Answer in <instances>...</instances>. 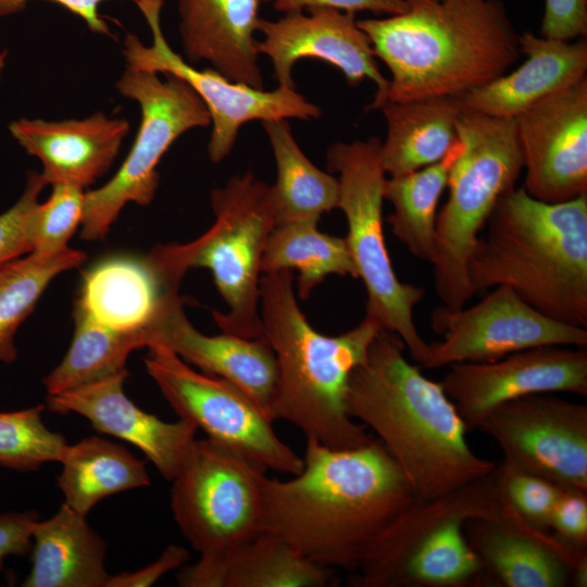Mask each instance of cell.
<instances>
[{"label": "cell", "mask_w": 587, "mask_h": 587, "mask_svg": "<svg viewBox=\"0 0 587 587\" xmlns=\"http://www.w3.org/2000/svg\"><path fill=\"white\" fill-rule=\"evenodd\" d=\"M413 499L377 438L351 449L307 438L302 471L288 480L266 479L263 529L317 565L353 573Z\"/></svg>", "instance_id": "obj_1"}, {"label": "cell", "mask_w": 587, "mask_h": 587, "mask_svg": "<svg viewBox=\"0 0 587 587\" xmlns=\"http://www.w3.org/2000/svg\"><path fill=\"white\" fill-rule=\"evenodd\" d=\"M404 348L396 334L377 333L350 374L347 409L374 432L414 497L430 499L487 475L497 463L471 449L467 427L440 383L411 364Z\"/></svg>", "instance_id": "obj_2"}, {"label": "cell", "mask_w": 587, "mask_h": 587, "mask_svg": "<svg viewBox=\"0 0 587 587\" xmlns=\"http://www.w3.org/2000/svg\"><path fill=\"white\" fill-rule=\"evenodd\" d=\"M407 10L358 20L389 72L387 101L457 97L482 87L520 55L499 0H404Z\"/></svg>", "instance_id": "obj_3"}, {"label": "cell", "mask_w": 587, "mask_h": 587, "mask_svg": "<svg viewBox=\"0 0 587 587\" xmlns=\"http://www.w3.org/2000/svg\"><path fill=\"white\" fill-rule=\"evenodd\" d=\"M486 226L467 263L474 291L508 286L540 313L587 328V195L548 203L513 188Z\"/></svg>", "instance_id": "obj_4"}, {"label": "cell", "mask_w": 587, "mask_h": 587, "mask_svg": "<svg viewBox=\"0 0 587 587\" xmlns=\"http://www.w3.org/2000/svg\"><path fill=\"white\" fill-rule=\"evenodd\" d=\"M259 290L262 332L277 364L271 421H286L333 449L374 440L348 413L347 390L351 372L382 329L378 323L365 316L340 335L319 333L298 305L289 270L264 274Z\"/></svg>", "instance_id": "obj_5"}, {"label": "cell", "mask_w": 587, "mask_h": 587, "mask_svg": "<svg viewBox=\"0 0 587 587\" xmlns=\"http://www.w3.org/2000/svg\"><path fill=\"white\" fill-rule=\"evenodd\" d=\"M475 519L523 523L505 501L499 467L448 494L415 498L351 573L354 587H464L488 584L465 525Z\"/></svg>", "instance_id": "obj_6"}, {"label": "cell", "mask_w": 587, "mask_h": 587, "mask_svg": "<svg viewBox=\"0 0 587 587\" xmlns=\"http://www.w3.org/2000/svg\"><path fill=\"white\" fill-rule=\"evenodd\" d=\"M214 223L187 243L159 245L146 257L162 283L180 285L189 268L211 271L228 312L213 311L223 333L263 336L259 312L260 265L276 225L272 185L252 171L232 176L211 192Z\"/></svg>", "instance_id": "obj_7"}, {"label": "cell", "mask_w": 587, "mask_h": 587, "mask_svg": "<svg viewBox=\"0 0 587 587\" xmlns=\"http://www.w3.org/2000/svg\"><path fill=\"white\" fill-rule=\"evenodd\" d=\"M264 471L226 445L191 441L171 480V510L200 559L182 569L179 586L222 587L228 558L264 532Z\"/></svg>", "instance_id": "obj_8"}, {"label": "cell", "mask_w": 587, "mask_h": 587, "mask_svg": "<svg viewBox=\"0 0 587 587\" xmlns=\"http://www.w3.org/2000/svg\"><path fill=\"white\" fill-rule=\"evenodd\" d=\"M455 128L463 149L450 170L448 199L437 213L430 263L436 294L451 310L464 308L476 294L467 263L478 233L524 168L515 118L460 113Z\"/></svg>", "instance_id": "obj_9"}, {"label": "cell", "mask_w": 587, "mask_h": 587, "mask_svg": "<svg viewBox=\"0 0 587 587\" xmlns=\"http://www.w3.org/2000/svg\"><path fill=\"white\" fill-rule=\"evenodd\" d=\"M380 143L377 137L335 142L327 150L326 166L339 174L337 209L345 214V239L367 294L365 316L396 334L419 365L428 342L417 330L413 310L425 292L398 279L388 253L383 224L386 173L379 158Z\"/></svg>", "instance_id": "obj_10"}, {"label": "cell", "mask_w": 587, "mask_h": 587, "mask_svg": "<svg viewBox=\"0 0 587 587\" xmlns=\"http://www.w3.org/2000/svg\"><path fill=\"white\" fill-rule=\"evenodd\" d=\"M126 66L115 83L123 97L136 101L141 118L135 141L115 175L84 196L80 238L103 240L129 202L148 205L160 184L157 166L184 133L211 125L210 113L196 91L180 77Z\"/></svg>", "instance_id": "obj_11"}, {"label": "cell", "mask_w": 587, "mask_h": 587, "mask_svg": "<svg viewBox=\"0 0 587 587\" xmlns=\"http://www.w3.org/2000/svg\"><path fill=\"white\" fill-rule=\"evenodd\" d=\"M148 349L146 371L180 420L265 470L290 475L302 471L303 459L277 436L267 414L240 387L195 371L163 346Z\"/></svg>", "instance_id": "obj_12"}, {"label": "cell", "mask_w": 587, "mask_h": 587, "mask_svg": "<svg viewBox=\"0 0 587 587\" xmlns=\"http://www.w3.org/2000/svg\"><path fill=\"white\" fill-rule=\"evenodd\" d=\"M135 4L150 28L152 43L146 46L136 35L128 33L122 50L126 66L173 74L196 91L211 116L208 155L213 163L223 161L232 152L238 132L247 122L322 116L321 108L308 101L296 88L257 89L232 82L211 67L196 68L176 53L164 37L161 26L164 0H138Z\"/></svg>", "instance_id": "obj_13"}, {"label": "cell", "mask_w": 587, "mask_h": 587, "mask_svg": "<svg viewBox=\"0 0 587 587\" xmlns=\"http://www.w3.org/2000/svg\"><path fill=\"white\" fill-rule=\"evenodd\" d=\"M432 328L444 339L428 344L419 364L424 369L492 362L542 346L587 347V328L540 313L508 286H496L467 309H434Z\"/></svg>", "instance_id": "obj_14"}, {"label": "cell", "mask_w": 587, "mask_h": 587, "mask_svg": "<svg viewBox=\"0 0 587 587\" xmlns=\"http://www.w3.org/2000/svg\"><path fill=\"white\" fill-rule=\"evenodd\" d=\"M477 428L498 444L504 467L587 491L586 404L525 396L492 409Z\"/></svg>", "instance_id": "obj_15"}, {"label": "cell", "mask_w": 587, "mask_h": 587, "mask_svg": "<svg viewBox=\"0 0 587 587\" xmlns=\"http://www.w3.org/2000/svg\"><path fill=\"white\" fill-rule=\"evenodd\" d=\"M467 428H477L496 407L525 396L571 392L587 396V350L542 346L492 362L449 365L441 382Z\"/></svg>", "instance_id": "obj_16"}, {"label": "cell", "mask_w": 587, "mask_h": 587, "mask_svg": "<svg viewBox=\"0 0 587 587\" xmlns=\"http://www.w3.org/2000/svg\"><path fill=\"white\" fill-rule=\"evenodd\" d=\"M515 123L525 190L548 203L587 195V77L539 100Z\"/></svg>", "instance_id": "obj_17"}, {"label": "cell", "mask_w": 587, "mask_h": 587, "mask_svg": "<svg viewBox=\"0 0 587 587\" xmlns=\"http://www.w3.org/2000/svg\"><path fill=\"white\" fill-rule=\"evenodd\" d=\"M257 41L259 54L270 58L278 86L296 88L292 67L300 59H319L340 70L347 83L359 85L367 78L377 89L367 110L386 102L389 80L380 73L367 35L358 26L353 13L311 8L284 14L276 21L260 17Z\"/></svg>", "instance_id": "obj_18"}, {"label": "cell", "mask_w": 587, "mask_h": 587, "mask_svg": "<svg viewBox=\"0 0 587 587\" xmlns=\"http://www.w3.org/2000/svg\"><path fill=\"white\" fill-rule=\"evenodd\" d=\"M178 290L177 285L163 284L157 312L143 328L146 347L163 346L202 373L237 385L268 416L277 384L276 359L268 341L264 336L248 339L200 333L186 316Z\"/></svg>", "instance_id": "obj_19"}, {"label": "cell", "mask_w": 587, "mask_h": 587, "mask_svg": "<svg viewBox=\"0 0 587 587\" xmlns=\"http://www.w3.org/2000/svg\"><path fill=\"white\" fill-rule=\"evenodd\" d=\"M128 371L57 395L46 402L55 413H77L103 434L141 450L159 473L172 480L195 439L197 427L185 420L165 422L137 407L123 390Z\"/></svg>", "instance_id": "obj_20"}, {"label": "cell", "mask_w": 587, "mask_h": 587, "mask_svg": "<svg viewBox=\"0 0 587 587\" xmlns=\"http://www.w3.org/2000/svg\"><path fill=\"white\" fill-rule=\"evenodd\" d=\"M8 129L27 154L41 161L47 184L85 189L111 167L130 126L123 117L96 112L82 120L58 122L20 117Z\"/></svg>", "instance_id": "obj_21"}, {"label": "cell", "mask_w": 587, "mask_h": 587, "mask_svg": "<svg viewBox=\"0 0 587 587\" xmlns=\"http://www.w3.org/2000/svg\"><path fill=\"white\" fill-rule=\"evenodd\" d=\"M262 0H177L184 59L264 89L254 33Z\"/></svg>", "instance_id": "obj_22"}, {"label": "cell", "mask_w": 587, "mask_h": 587, "mask_svg": "<svg viewBox=\"0 0 587 587\" xmlns=\"http://www.w3.org/2000/svg\"><path fill=\"white\" fill-rule=\"evenodd\" d=\"M525 62L510 74L454 97L461 113L515 118L539 100L586 77L587 41H566L525 33L519 37Z\"/></svg>", "instance_id": "obj_23"}, {"label": "cell", "mask_w": 587, "mask_h": 587, "mask_svg": "<svg viewBox=\"0 0 587 587\" xmlns=\"http://www.w3.org/2000/svg\"><path fill=\"white\" fill-rule=\"evenodd\" d=\"M465 530L494 585L564 587L571 583L575 563L587 554H575L551 534L522 523L475 519Z\"/></svg>", "instance_id": "obj_24"}, {"label": "cell", "mask_w": 587, "mask_h": 587, "mask_svg": "<svg viewBox=\"0 0 587 587\" xmlns=\"http://www.w3.org/2000/svg\"><path fill=\"white\" fill-rule=\"evenodd\" d=\"M107 544L65 503L33 528L32 570L24 587H107Z\"/></svg>", "instance_id": "obj_25"}, {"label": "cell", "mask_w": 587, "mask_h": 587, "mask_svg": "<svg viewBox=\"0 0 587 587\" xmlns=\"http://www.w3.org/2000/svg\"><path fill=\"white\" fill-rule=\"evenodd\" d=\"M163 284L147 257L116 255L85 271L76 300L98 323L118 332H136L152 321Z\"/></svg>", "instance_id": "obj_26"}, {"label": "cell", "mask_w": 587, "mask_h": 587, "mask_svg": "<svg viewBox=\"0 0 587 587\" xmlns=\"http://www.w3.org/2000/svg\"><path fill=\"white\" fill-rule=\"evenodd\" d=\"M379 109L387 123L379 158L390 176L439 161L459 140L455 123L461 111L454 97L387 101Z\"/></svg>", "instance_id": "obj_27"}, {"label": "cell", "mask_w": 587, "mask_h": 587, "mask_svg": "<svg viewBox=\"0 0 587 587\" xmlns=\"http://www.w3.org/2000/svg\"><path fill=\"white\" fill-rule=\"evenodd\" d=\"M60 463L57 486L64 503L83 515L111 495L150 485L145 462L98 436L67 445Z\"/></svg>", "instance_id": "obj_28"}, {"label": "cell", "mask_w": 587, "mask_h": 587, "mask_svg": "<svg viewBox=\"0 0 587 587\" xmlns=\"http://www.w3.org/2000/svg\"><path fill=\"white\" fill-rule=\"evenodd\" d=\"M276 164L272 185L276 224L298 221L319 222L337 208L339 182L316 167L299 148L286 120L264 121Z\"/></svg>", "instance_id": "obj_29"}, {"label": "cell", "mask_w": 587, "mask_h": 587, "mask_svg": "<svg viewBox=\"0 0 587 587\" xmlns=\"http://www.w3.org/2000/svg\"><path fill=\"white\" fill-rule=\"evenodd\" d=\"M462 149L459 139L439 161L385 180L384 199L394 208L387 222L395 237L420 260H434L438 202Z\"/></svg>", "instance_id": "obj_30"}, {"label": "cell", "mask_w": 587, "mask_h": 587, "mask_svg": "<svg viewBox=\"0 0 587 587\" xmlns=\"http://www.w3.org/2000/svg\"><path fill=\"white\" fill-rule=\"evenodd\" d=\"M74 334L62 361L43 378L48 395L86 386L125 371L132 351L146 347L143 329L118 332L95 321L75 299Z\"/></svg>", "instance_id": "obj_31"}, {"label": "cell", "mask_w": 587, "mask_h": 587, "mask_svg": "<svg viewBox=\"0 0 587 587\" xmlns=\"http://www.w3.org/2000/svg\"><path fill=\"white\" fill-rule=\"evenodd\" d=\"M315 221L278 223L271 232L261 259L260 271L299 272L297 289L301 299L330 274L358 278L345 238L325 234Z\"/></svg>", "instance_id": "obj_32"}, {"label": "cell", "mask_w": 587, "mask_h": 587, "mask_svg": "<svg viewBox=\"0 0 587 587\" xmlns=\"http://www.w3.org/2000/svg\"><path fill=\"white\" fill-rule=\"evenodd\" d=\"M85 260L84 252L68 247L53 254L30 252L0 265V362L16 360L15 334L52 279Z\"/></svg>", "instance_id": "obj_33"}, {"label": "cell", "mask_w": 587, "mask_h": 587, "mask_svg": "<svg viewBox=\"0 0 587 587\" xmlns=\"http://www.w3.org/2000/svg\"><path fill=\"white\" fill-rule=\"evenodd\" d=\"M333 577V570L315 564L264 530L228 558L222 587H323Z\"/></svg>", "instance_id": "obj_34"}, {"label": "cell", "mask_w": 587, "mask_h": 587, "mask_svg": "<svg viewBox=\"0 0 587 587\" xmlns=\"http://www.w3.org/2000/svg\"><path fill=\"white\" fill-rule=\"evenodd\" d=\"M45 405L0 412V465L18 472L38 470L47 462H60L66 446L63 435L42 422Z\"/></svg>", "instance_id": "obj_35"}, {"label": "cell", "mask_w": 587, "mask_h": 587, "mask_svg": "<svg viewBox=\"0 0 587 587\" xmlns=\"http://www.w3.org/2000/svg\"><path fill=\"white\" fill-rule=\"evenodd\" d=\"M84 189L57 183L48 200L37 205L33 218V251L53 254L68 248L67 242L82 224Z\"/></svg>", "instance_id": "obj_36"}, {"label": "cell", "mask_w": 587, "mask_h": 587, "mask_svg": "<svg viewBox=\"0 0 587 587\" xmlns=\"http://www.w3.org/2000/svg\"><path fill=\"white\" fill-rule=\"evenodd\" d=\"M502 495L529 527L550 534V519L563 488L542 477L512 471L498 463Z\"/></svg>", "instance_id": "obj_37"}, {"label": "cell", "mask_w": 587, "mask_h": 587, "mask_svg": "<svg viewBox=\"0 0 587 587\" xmlns=\"http://www.w3.org/2000/svg\"><path fill=\"white\" fill-rule=\"evenodd\" d=\"M41 173L28 171L18 200L0 214V265L33 251V218L47 186Z\"/></svg>", "instance_id": "obj_38"}, {"label": "cell", "mask_w": 587, "mask_h": 587, "mask_svg": "<svg viewBox=\"0 0 587 587\" xmlns=\"http://www.w3.org/2000/svg\"><path fill=\"white\" fill-rule=\"evenodd\" d=\"M549 530L573 553L587 552V491L562 490L551 514Z\"/></svg>", "instance_id": "obj_39"}, {"label": "cell", "mask_w": 587, "mask_h": 587, "mask_svg": "<svg viewBox=\"0 0 587 587\" xmlns=\"http://www.w3.org/2000/svg\"><path fill=\"white\" fill-rule=\"evenodd\" d=\"M544 37L572 41L587 34V0H546Z\"/></svg>", "instance_id": "obj_40"}, {"label": "cell", "mask_w": 587, "mask_h": 587, "mask_svg": "<svg viewBox=\"0 0 587 587\" xmlns=\"http://www.w3.org/2000/svg\"><path fill=\"white\" fill-rule=\"evenodd\" d=\"M38 520L36 511L0 513V571L7 558L30 553L33 528Z\"/></svg>", "instance_id": "obj_41"}, {"label": "cell", "mask_w": 587, "mask_h": 587, "mask_svg": "<svg viewBox=\"0 0 587 587\" xmlns=\"http://www.w3.org/2000/svg\"><path fill=\"white\" fill-rule=\"evenodd\" d=\"M280 13H290L311 8H330L349 13L371 11L376 14L397 15L407 10L404 0H265Z\"/></svg>", "instance_id": "obj_42"}, {"label": "cell", "mask_w": 587, "mask_h": 587, "mask_svg": "<svg viewBox=\"0 0 587 587\" xmlns=\"http://www.w3.org/2000/svg\"><path fill=\"white\" fill-rule=\"evenodd\" d=\"M188 560L189 552L184 547L170 545L151 564L134 572L110 575L107 587H148L167 572L183 566Z\"/></svg>", "instance_id": "obj_43"}, {"label": "cell", "mask_w": 587, "mask_h": 587, "mask_svg": "<svg viewBox=\"0 0 587 587\" xmlns=\"http://www.w3.org/2000/svg\"><path fill=\"white\" fill-rule=\"evenodd\" d=\"M32 0H0V17L17 14L25 10ZM82 18L87 27L99 35H111L110 26L101 16L99 8L105 0H49ZM137 2L138 0H130Z\"/></svg>", "instance_id": "obj_44"}, {"label": "cell", "mask_w": 587, "mask_h": 587, "mask_svg": "<svg viewBox=\"0 0 587 587\" xmlns=\"http://www.w3.org/2000/svg\"><path fill=\"white\" fill-rule=\"evenodd\" d=\"M570 585L575 587L587 586V554L579 558L573 566Z\"/></svg>", "instance_id": "obj_45"}, {"label": "cell", "mask_w": 587, "mask_h": 587, "mask_svg": "<svg viewBox=\"0 0 587 587\" xmlns=\"http://www.w3.org/2000/svg\"><path fill=\"white\" fill-rule=\"evenodd\" d=\"M7 59H8V50H2L0 52V82L2 78L3 71L5 68Z\"/></svg>", "instance_id": "obj_46"}]
</instances>
